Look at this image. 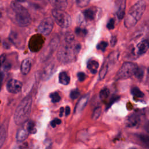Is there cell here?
Returning <instances> with one entry per match:
<instances>
[{
  "label": "cell",
  "instance_id": "obj_1",
  "mask_svg": "<svg viewBox=\"0 0 149 149\" xmlns=\"http://www.w3.org/2000/svg\"><path fill=\"white\" fill-rule=\"evenodd\" d=\"M146 2L139 1L129 9L124 20V25L127 29L134 26L141 19L146 9Z\"/></svg>",
  "mask_w": 149,
  "mask_h": 149
},
{
  "label": "cell",
  "instance_id": "obj_2",
  "mask_svg": "<svg viewBox=\"0 0 149 149\" xmlns=\"http://www.w3.org/2000/svg\"><path fill=\"white\" fill-rule=\"evenodd\" d=\"M32 105V98L28 95L24 97L16 108L13 119L16 125L24 123L29 118Z\"/></svg>",
  "mask_w": 149,
  "mask_h": 149
},
{
  "label": "cell",
  "instance_id": "obj_3",
  "mask_svg": "<svg viewBox=\"0 0 149 149\" xmlns=\"http://www.w3.org/2000/svg\"><path fill=\"white\" fill-rule=\"evenodd\" d=\"M10 8L14 13L15 20L17 25L26 27L30 24L31 17L29 12L19 1H12Z\"/></svg>",
  "mask_w": 149,
  "mask_h": 149
},
{
  "label": "cell",
  "instance_id": "obj_4",
  "mask_svg": "<svg viewBox=\"0 0 149 149\" xmlns=\"http://www.w3.org/2000/svg\"><path fill=\"white\" fill-rule=\"evenodd\" d=\"M80 48L81 47L79 44H68L59 48L58 52L57 58L62 63H67L71 62L74 60Z\"/></svg>",
  "mask_w": 149,
  "mask_h": 149
},
{
  "label": "cell",
  "instance_id": "obj_5",
  "mask_svg": "<svg viewBox=\"0 0 149 149\" xmlns=\"http://www.w3.org/2000/svg\"><path fill=\"white\" fill-rule=\"evenodd\" d=\"M137 65L131 62H125L116 74V80L126 79L134 75L138 69Z\"/></svg>",
  "mask_w": 149,
  "mask_h": 149
},
{
  "label": "cell",
  "instance_id": "obj_6",
  "mask_svg": "<svg viewBox=\"0 0 149 149\" xmlns=\"http://www.w3.org/2000/svg\"><path fill=\"white\" fill-rule=\"evenodd\" d=\"M52 15L55 22L60 27L67 28L70 26L72 23L71 17L65 11L54 9L52 11Z\"/></svg>",
  "mask_w": 149,
  "mask_h": 149
},
{
  "label": "cell",
  "instance_id": "obj_7",
  "mask_svg": "<svg viewBox=\"0 0 149 149\" xmlns=\"http://www.w3.org/2000/svg\"><path fill=\"white\" fill-rule=\"evenodd\" d=\"M59 44V38L56 37L53 38L47 47L44 49L41 54L40 60L41 62H44L48 60L52 55L54 52L56 50Z\"/></svg>",
  "mask_w": 149,
  "mask_h": 149
},
{
  "label": "cell",
  "instance_id": "obj_8",
  "mask_svg": "<svg viewBox=\"0 0 149 149\" xmlns=\"http://www.w3.org/2000/svg\"><path fill=\"white\" fill-rule=\"evenodd\" d=\"M54 22L52 18L48 17L44 18L38 26V32L44 36L49 35L52 30Z\"/></svg>",
  "mask_w": 149,
  "mask_h": 149
},
{
  "label": "cell",
  "instance_id": "obj_9",
  "mask_svg": "<svg viewBox=\"0 0 149 149\" xmlns=\"http://www.w3.org/2000/svg\"><path fill=\"white\" fill-rule=\"evenodd\" d=\"M44 43V38L41 34H36L31 37L29 42V49L32 52H38Z\"/></svg>",
  "mask_w": 149,
  "mask_h": 149
},
{
  "label": "cell",
  "instance_id": "obj_10",
  "mask_svg": "<svg viewBox=\"0 0 149 149\" xmlns=\"http://www.w3.org/2000/svg\"><path fill=\"white\" fill-rule=\"evenodd\" d=\"M22 87V83L18 80L12 79L9 80L6 84V88L9 93L17 94L19 93Z\"/></svg>",
  "mask_w": 149,
  "mask_h": 149
},
{
  "label": "cell",
  "instance_id": "obj_11",
  "mask_svg": "<svg viewBox=\"0 0 149 149\" xmlns=\"http://www.w3.org/2000/svg\"><path fill=\"white\" fill-rule=\"evenodd\" d=\"M140 121V116L136 113H133L127 118L125 123L127 127H133L137 126Z\"/></svg>",
  "mask_w": 149,
  "mask_h": 149
},
{
  "label": "cell",
  "instance_id": "obj_12",
  "mask_svg": "<svg viewBox=\"0 0 149 149\" xmlns=\"http://www.w3.org/2000/svg\"><path fill=\"white\" fill-rule=\"evenodd\" d=\"M89 99V94H86L84 95H83L77 102L76 107H75V109L74 111L75 112H81L86 106L87 102L88 101Z\"/></svg>",
  "mask_w": 149,
  "mask_h": 149
},
{
  "label": "cell",
  "instance_id": "obj_13",
  "mask_svg": "<svg viewBox=\"0 0 149 149\" xmlns=\"http://www.w3.org/2000/svg\"><path fill=\"white\" fill-rule=\"evenodd\" d=\"M32 61L30 58H26L24 59L20 66V71L23 75L27 74L30 71L31 68Z\"/></svg>",
  "mask_w": 149,
  "mask_h": 149
},
{
  "label": "cell",
  "instance_id": "obj_14",
  "mask_svg": "<svg viewBox=\"0 0 149 149\" xmlns=\"http://www.w3.org/2000/svg\"><path fill=\"white\" fill-rule=\"evenodd\" d=\"M149 48V41L144 40L140 41L137 45V53L139 55L145 54Z\"/></svg>",
  "mask_w": 149,
  "mask_h": 149
},
{
  "label": "cell",
  "instance_id": "obj_15",
  "mask_svg": "<svg viewBox=\"0 0 149 149\" xmlns=\"http://www.w3.org/2000/svg\"><path fill=\"white\" fill-rule=\"evenodd\" d=\"M55 70V65L54 64H49L43 70L42 74V78L43 80H47V79L49 78L52 74L54 73Z\"/></svg>",
  "mask_w": 149,
  "mask_h": 149
},
{
  "label": "cell",
  "instance_id": "obj_16",
  "mask_svg": "<svg viewBox=\"0 0 149 149\" xmlns=\"http://www.w3.org/2000/svg\"><path fill=\"white\" fill-rule=\"evenodd\" d=\"M49 2L56 9L63 10L68 6V2L65 0H52L50 1Z\"/></svg>",
  "mask_w": 149,
  "mask_h": 149
},
{
  "label": "cell",
  "instance_id": "obj_17",
  "mask_svg": "<svg viewBox=\"0 0 149 149\" xmlns=\"http://www.w3.org/2000/svg\"><path fill=\"white\" fill-rule=\"evenodd\" d=\"M28 135H29V132L27 130L26 128L22 127L17 130L16 133V138L18 141L22 142L27 139V137H28Z\"/></svg>",
  "mask_w": 149,
  "mask_h": 149
},
{
  "label": "cell",
  "instance_id": "obj_18",
  "mask_svg": "<svg viewBox=\"0 0 149 149\" xmlns=\"http://www.w3.org/2000/svg\"><path fill=\"white\" fill-rule=\"evenodd\" d=\"M125 8H126V1H119V4L116 11V15L119 19H122L124 17L125 15Z\"/></svg>",
  "mask_w": 149,
  "mask_h": 149
},
{
  "label": "cell",
  "instance_id": "obj_19",
  "mask_svg": "<svg viewBox=\"0 0 149 149\" xmlns=\"http://www.w3.org/2000/svg\"><path fill=\"white\" fill-rule=\"evenodd\" d=\"M87 68L93 74H95L97 72L99 63L97 61L95 60H90L87 62Z\"/></svg>",
  "mask_w": 149,
  "mask_h": 149
},
{
  "label": "cell",
  "instance_id": "obj_20",
  "mask_svg": "<svg viewBox=\"0 0 149 149\" xmlns=\"http://www.w3.org/2000/svg\"><path fill=\"white\" fill-rule=\"evenodd\" d=\"M59 81L63 85H68L70 82V77L66 72H62L59 74Z\"/></svg>",
  "mask_w": 149,
  "mask_h": 149
},
{
  "label": "cell",
  "instance_id": "obj_21",
  "mask_svg": "<svg viewBox=\"0 0 149 149\" xmlns=\"http://www.w3.org/2000/svg\"><path fill=\"white\" fill-rule=\"evenodd\" d=\"M137 137L144 147L149 148V135L140 134L137 135Z\"/></svg>",
  "mask_w": 149,
  "mask_h": 149
},
{
  "label": "cell",
  "instance_id": "obj_22",
  "mask_svg": "<svg viewBox=\"0 0 149 149\" xmlns=\"http://www.w3.org/2000/svg\"><path fill=\"white\" fill-rule=\"evenodd\" d=\"M6 138V131L5 127L1 125L0 126V148L3 146Z\"/></svg>",
  "mask_w": 149,
  "mask_h": 149
},
{
  "label": "cell",
  "instance_id": "obj_23",
  "mask_svg": "<svg viewBox=\"0 0 149 149\" xmlns=\"http://www.w3.org/2000/svg\"><path fill=\"white\" fill-rule=\"evenodd\" d=\"M83 15L85 19L88 20H93L95 17V12L91 9H87L84 10Z\"/></svg>",
  "mask_w": 149,
  "mask_h": 149
},
{
  "label": "cell",
  "instance_id": "obj_24",
  "mask_svg": "<svg viewBox=\"0 0 149 149\" xmlns=\"http://www.w3.org/2000/svg\"><path fill=\"white\" fill-rule=\"evenodd\" d=\"M130 92H131V94L136 97H138V98H142L144 97V93L137 87H133L131 90H130Z\"/></svg>",
  "mask_w": 149,
  "mask_h": 149
},
{
  "label": "cell",
  "instance_id": "obj_25",
  "mask_svg": "<svg viewBox=\"0 0 149 149\" xmlns=\"http://www.w3.org/2000/svg\"><path fill=\"white\" fill-rule=\"evenodd\" d=\"M109 94H110L109 90L108 88H104L100 91L99 96L101 100H104L108 97V96L109 95Z\"/></svg>",
  "mask_w": 149,
  "mask_h": 149
},
{
  "label": "cell",
  "instance_id": "obj_26",
  "mask_svg": "<svg viewBox=\"0 0 149 149\" xmlns=\"http://www.w3.org/2000/svg\"><path fill=\"white\" fill-rule=\"evenodd\" d=\"M26 128L29 133H35L37 130L35 127V124L33 121H29L27 122Z\"/></svg>",
  "mask_w": 149,
  "mask_h": 149
},
{
  "label": "cell",
  "instance_id": "obj_27",
  "mask_svg": "<svg viewBox=\"0 0 149 149\" xmlns=\"http://www.w3.org/2000/svg\"><path fill=\"white\" fill-rule=\"evenodd\" d=\"M108 71V65L107 63H104L102 66L101 68V70L99 73V79L102 80L105 76Z\"/></svg>",
  "mask_w": 149,
  "mask_h": 149
},
{
  "label": "cell",
  "instance_id": "obj_28",
  "mask_svg": "<svg viewBox=\"0 0 149 149\" xmlns=\"http://www.w3.org/2000/svg\"><path fill=\"white\" fill-rule=\"evenodd\" d=\"M101 113V108L100 107H96L93 112L92 119L94 120L97 119L100 117Z\"/></svg>",
  "mask_w": 149,
  "mask_h": 149
},
{
  "label": "cell",
  "instance_id": "obj_29",
  "mask_svg": "<svg viewBox=\"0 0 149 149\" xmlns=\"http://www.w3.org/2000/svg\"><path fill=\"white\" fill-rule=\"evenodd\" d=\"M49 97L51 98V101L53 103H56V102H59L61 100V98L59 94L56 92L51 93L50 95H49Z\"/></svg>",
  "mask_w": 149,
  "mask_h": 149
},
{
  "label": "cell",
  "instance_id": "obj_30",
  "mask_svg": "<svg viewBox=\"0 0 149 149\" xmlns=\"http://www.w3.org/2000/svg\"><path fill=\"white\" fill-rule=\"evenodd\" d=\"M65 41L68 44H72L74 40V37L73 34L70 33H66L65 36Z\"/></svg>",
  "mask_w": 149,
  "mask_h": 149
},
{
  "label": "cell",
  "instance_id": "obj_31",
  "mask_svg": "<svg viewBox=\"0 0 149 149\" xmlns=\"http://www.w3.org/2000/svg\"><path fill=\"white\" fill-rule=\"evenodd\" d=\"M80 95V91L77 88L72 90L70 93V97L72 100H75Z\"/></svg>",
  "mask_w": 149,
  "mask_h": 149
},
{
  "label": "cell",
  "instance_id": "obj_32",
  "mask_svg": "<svg viewBox=\"0 0 149 149\" xmlns=\"http://www.w3.org/2000/svg\"><path fill=\"white\" fill-rule=\"evenodd\" d=\"M75 33L77 35L79 36H84L86 35L87 31L85 29L80 28V27H76L75 30Z\"/></svg>",
  "mask_w": 149,
  "mask_h": 149
},
{
  "label": "cell",
  "instance_id": "obj_33",
  "mask_svg": "<svg viewBox=\"0 0 149 149\" xmlns=\"http://www.w3.org/2000/svg\"><path fill=\"white\" fill-rule=\"evenodd\" d=\"M107 46H108V43L107 42L101 41L97 45V48L102 51H105Z\"/></svg>",
  "mask_w": 149,
  "mask_h": 149
},
{
  "label": "cell",
  "instance_id": "obj_34",
  "mask_svg": "<svg viewBox=\"0 0 149 149\" xmlns=\"http://www.w3.org/2000/svg\"><path fill=\"white\" fill-rule=\"evenodd\" d=\"M89 2H90V1H87V0H79V1H76V4L78 6L82 8V7H84V6H87Z\"/></svg>",
  "mask_w": 149,
  "mask_h": 149
},
{
  "label": "cell",
  "instance_id": "obj_35",
  "mask_svg": "<svg viewBox=\"0 0 149 149\" xmlns=\"http://www.w3.org/2000/svg\"><path fill=\"white\" fill-rule=\"evenodd\" d=\"M114 26H115V20L113 19H109V20L107 23V27L109 30H111L114 28Z\"/></svg>",
  "mask_w": 149,
  "mask_h": 149
},
{
  "label": "cell",
  "instance_id": "obj_36",
  "mask_svg": "<svg viewBox=\"0 0 149 149\" xmlns=\"http://www.w3.org/2000/svg\"><path fill=\"white\" fill-rule=\"evenodd\" d=\"M143 74H144V72H143V69H141L140 68H138V69L137 70L134 75L136 76V77L137 78L141 79L143 77Z\"/></svg>",
  "mask_w": 149,
  "mask_h": 149
},
{
  "label": "cell",
  "instance_id": "obj_37",
  "mask_svg": "<svg viewBox=\"0 0 149 149\" xmlns=\"http://www.w3.org/2000/svg\"><path fill=\"white\" fill-rule=\"evenodd\" d=\"M77 78L79 79V80L80 81H83L85 80L86 77V74L84 73V72H79L77 74Z\"/></svg>",
  "mask_w": 149,
  "mask_h": 149
},
{
  "label": "cell",
  "instance_id": "obj_38",
  "mask_svg": "<svg viewBox=\"0 0 149 149\" xmlns=\"http://www.w3.org/2000/svg\"><path fill=\"white\" fill-rule=\"evenodd\" d=\"M61 123V120L58 118H55L51 122V125L52 127H55L57 125H59Z\"/></svg>",
  "mask_w": 149,
  "mask_h": 149
},
{
  "label": "cell",
  "instance_id": "obj_39",
  "mask_svg": "<svg viewBox=\"0 0 149 149\" xmlns=\"http://www.w3.org/2000/svg\"><path fill=\"white\" fill-rule=\"evenodd\" d=\"M5 60H6V54H2L0 56V72H1V69L2 68V66L4 63Z\"/></svg>",
  "mask_w": 149,
  "mask_h": 149
},
{
  "label": "cell",
  "instance_id": "obj_40",
  "mask_svg": "<svg viewBox=\"0 0 149 149\" xmlns=\"http://www.w3.org/2000/svg\"><path fill=\"white\" fill-rule=\"evenodd\" d=\"M117 42V38L116 36H112L111 38V41H110V43H111V45L112 47H114Z\"/></svg>",
  "mask_w": 149,
  "mask_h": 149
},
{
  "label": "cell",
  "instance_id": "obj_41",
  "mask_svg": "<svg viewBox=\"0 0 149 149\" xmlns=\"http://www.w3.org/2000/svg\"><path fill=\"white\" fill-rule=\"evenodd\" d=\"M3 79V74L2 72H0V90H1V88Z\"/></svg>",
  "mask_w": 149,
  "mask_h": 149
},
{
  "label": "cell",
  "instance_id": "obj_42",
  "mask_svg": "<svg viewBox=\"0 0 149 149\" xmlns=\"http://www.w3.org/2000/svg\"><path fill=\"white\" fill-rule=\"evenodd\" d=\"M65 116H68L69 114H70V107L67 106L66 107V109H65Z\"/></svg>",
  "mask_w": 149,
  "mask_h": 149
},
{
  "label": "cell",
  "instance_id": "obj_43",
  "mask_svg": "<svg viewBox=\"0 0 149 149\" xmlns=\"http://www.w3.org/2000/svg\"><path fill=\"white\" fill-rule=\"evenodd\" d=\"M145 129L149 133V122H148L146 125H145Z\"/></svg>",
  "mask_w": 149,
  "mask_h": 149
},
{
  "label": "cell",
  "instance_id": "obj_44",
  "mask_svg": "<svg viewBox=\"0 0 149 149\" xmlns=\"http://www.w3.org/2000/svg\"><path fill=\"white\" fill-rule=\"evenodd\" d=\"M64 112V108L63 107H61L60 109V113H59V116L61 117L63 116V113Z\"/></svg>",
  "mask_w": 149,
  "mask_h": 149
},
{
  "label": "cell",
  "instance_id": "obj_45",
  "mask_svg": "<svg viewBox=\"0 0 149 149\" xmlns=\"http://www.w3.org/2000/svg\"><path fill=\"white\" fill-rule=\"evenodd\" d=\"M45 149H51V144L48 145V146L45 148Z\"/></svg>",
  "mask_w": 149,
  "mask_h": 149
},
{
  "label": "cell",
  "instance_id": "obj_46",
  "mask_svg": "<svg viewBox=\"0 0 149 149\" xmlns=\"http://www.w3.org/2000/svg\"><path fill=\"white\" fill-rule=\"evenodd\" d=\"M129 149H137V148H135V147H131V148H130Z\"/></svg>",
  "mask_w": 149,
  "mask_h": 149
},
{
  "label": "cell",
  "instance_id": "obj_47",
  "mask_svg": "<svg viewBox=\"0 0 149 149\" xmlns=\"http://www.w3.org/2000/svg\"><path fill=\"white\" fill-rule=\"evenodd\" d=\"M148 73H149V68H148Z\"/></svg>",
  "mask_w": 149,
  "mask_h": 149
},
{
  "label": "cell",
  "instance_id": "obj_48",
  "mask_svg": "<svg viewBox=\"0 0 149 149\" xmlns=\"http://www.w3.org/2000/svg\"><path fill=\"white\" fill-rule=\"evenodd\" d=\"M0 42H1V38H0Z\"/></svg>",
  "mask_w": 149,
  "mask_h": 149
}]
</instances>
